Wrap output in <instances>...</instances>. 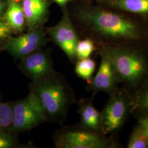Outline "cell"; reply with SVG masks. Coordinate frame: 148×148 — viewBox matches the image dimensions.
<instances>
[{
  "label": "cell",
  "instance_id": "24",
  "mask_svg": "<svg viewBox=\"0 0 148 148\" xmlns=\"http://www.w3.org/2000/svg\"><path fill=\"white\" fill-rule=\"evenodd\" d=\"M8 0H0V19L3 18L5 13Z\"/></svg>",
  "mask_w": 148,
  "mask_h": 148
},
{
  "label": "cell",
  "instance_id": "15",
  "mask_svg": "<svg viewBox=\"0 0 148 148\" xmlns=\"http://www.w3.org/2000/svg\"><path fill=\"white\" fill-rule=\"evenodd\" d=\"M132 114L148 116V80L133 94Z\"/></svg>",
  "mask_w": 148,
  "mask_h": 148
},
{
  "label": "cell",
  "instance_id": "9",
  "mask_svg": "<svg viewBox=\"0 0 148 148\" xmlns=\"http://www.w3.org/2000/svg\"><path fill=\"white\" fill-rule=\"evenodd\" d=\"M99 69L86 87V90L93 94V97L99 92L107 93L109 96L114 94L121 84L120 78L111 61L101 54Z\"/></svg>",
  "mask_w": 148,
  "mask_h": 148
},
{
  "label": "cell",
  "instance_id": "5",
  "mask_svg": "<svg viewBox=\"0 0 148 148\" xmlns=\"http://www.w3.org/2000/svg\"><path fill=\"white\" fill-rule=\"evenodd\" d=\"M133 94L123 87L109 96L101 111V131L105 135L113 134L121 128L132 114Z\"/></svg>",
  "mask_w": 148,
  "mask_h": 148
},
{
  "label": "cell",
  "instance_id": "19",
  "mask_svg": "<svg viewBox=\"0 0 148 148\" xmlns=\"http://www.w3.org/2000/svg\"><path fill=\"white\" fill-rule=\"evenodd\" d=\"M97 46L95 42L90 38L84 37L79 39L76 47V56L77 60L90 58Z\"/></svg>",
  "mask_w": 148,
  "mask_h": 148
},
{
  "label": "cell",
  "instance_id": "3",
  "mask_svg": "<svg viewBox=\"0 0 148 148\" xmlns=\"http://www.w3.org/2000/svg\"><path fill=\"white\" fill-rule=\"evenodd\" d=\"M29 89L41 104L47 121L61 125L66 120L70 107L77 101L72 87L63 75L55 70L32 81Z\"/></svg>",
  "mask_w": 148,
  "mask_h": 148
},
{
  "label": "cell",
  "instance_id": "2",
  "mask_svg": "<svg viewBox=\"0 0 148 148\" xmlns=\"http://www.w3.org/2000/svg\"><path fill=\"white\" fill-rule=\"evenodd\" d=\"M97 54L109 59L122 87L133 94L148 80V46L145 40L117 46L97 47Z\"/></svg>",
  "mask_w": 148,
  "mask_h": 148
},
{
  "label": "cell",
  "instance_id": "1",
  "mask_svg": "<svg viewBox=\"0 0 148 148\" xmlns=\"http://www.w3.org/2000/svg\"><path fill=\"white\" fill-rule=\"evenodd\" d=\"M67 10L79 36L92 39L97 47L146 40V22L93 0H73Z\"/></svg>",
  "mask_w": 148,
  "mask_h": 148
},
{
  "label": "cell",
  "instance_id": "8",
  "mask_svg": "<svg viewBox=\"0 0 148 148\" xmlns=\"http://www.w3.org/2000/svg\"><path fill=\"white\" fill-rule=\"evenodd\" d=\"M45 26L27 31L16 36H12L1 47V51L9 53L16 60L44 47L48 41Z\"/></svg>",
  "mask_w": 148,
  "mask_h": 148
},
{
  "label": "cell",
  "instance_id": "6",
  "mask_svg": "<svg viewBox=\"0 0 148 148\" xmlns=\"http://www.w3.org/2000/svg\"><path fill=\"white\" fill-rule=\"evenodd\" d=\"M13 120L10 132L14 134L28 132L47 121L42 106L34 94L12 103Z\"/></svg>",
  "mask_w": 148,
  "mask_h": 148
},
{
  "label": "cell",
  "instance_id": "7",
  "mask_svg": "<svg viewBox=\"0 0 148 148\" xmlns=\"http://www.w3.org/2000/svg\"><path fill=\"white\" fill-rule=\"evenodd\" d=\"M62 11V16L57 24L45 27L49 40L60 48L69 60L76 63V47L80 39L77 29L69 16L67 8Z\"/></svg>",
  "mask_w": 148,
  "mask_h": 148
},
{
  "label": "cell",
  "instance_id": "18",
  "mask_svg": "<svg viewBox=\"0 0 148 148\" xmlns=\"http://www.w3.org/2000/svg\"><path fill=\"white\" fill-rule=\"evenodd\" d=\"M127 148H148V137L143 128L137 124L127 143Z\"/></svg>",
  "mask_w": 148,
  "mask_h": 148
},
{
  "label": "cell",
  "instance_id": "21",
  "mask_svg": "<svg viewBox=\"0 0 148 148\" xmlns=\"http://www.w3.org/2000/svg\"><path fill=\"white\" fill-rule=\"evenodd\" d=\"M14 34L11 27L2 18L0 19V48Z\"/></svg>",
  "mask_w": 148,
  "mask_h": 148
},
{
  "label": "cell",
  "instance_id": "17",
  "mask_svg": "<svg viewBox=\"0 0 148 148\" xmlns=\"http://www.w3.org/2000/svg\"><path fill=\"white\" fill-rule=\"evenodd\" d=\"M33 143L21 144L17 134L8 131H0V148H34Z\"/></svg>",
  "mask_w": 148,
  "mask_h": 148
},
{
  "label": "cell",
  "instance_id": "13",
  "mask_svg": "<svg viewBox=\"0 0 148 148\" xmlns=\"http://www.w3.org/2000/svg\"><path fill=\"white\" fill-rule=\"evenodd\" d=\"M93 97L81 98L76 102L79 106L77 112L80 117L79 125L87 129L101 133V111H98L93 105Z\"/></svg>",
  "mask_w": 148,
  "mask_h": 148
},
{
  "label": "cell",
  "instance_id": "11",
  "mask_svg": "<svg viewBox=\"0 0 148 148\" xmlns=\"http://www.w3.org/2000/svg\"><path fill=\"white\" fill-rule=\"evenodd\" d=\"M25 14L27 31L45 26L50 16L52 0H20Z\"/></svg>",
  "mask_w": 148,
  "mask_h": 148
},
{
  "label": "cell",
  "instance_id": "14",
  "mask_svg": "<svg viewBox=\"0 0 148 148\" xmlns=\"http://www.w3.org/2000/svg\"><path fill=\"white\" fill-rule=\"evenodd\" d=\"M3 19L11 27L14 35H19L27 31V23L20 0H8Z\"/></svg>",
  "mask_w": 148,
  "mask_h": 148
},
{
  "label": "cell",
  "instance_id": "26",
  "mask_svg": "<svg viewBox=\"0 0 148 148\" xmlns=\"http://www.w3.org/2000/svg\"><path fill=\"white\" fill-rule=\"evenodd\" d=\"M1 51H1V48H0V52H1Z\"/></svg>",
  "mask_w": 148,
  "mask_h": 148
},
{
  "label": "cell",
  "instance_id": "23",
  "mask_svg": "<svg viewBox=\"0 0 148 148\" xmlns=\"http://www.w3.org/2000/svg\"><path fill=\"white\" fill-rule=\"evenodd\" d=\"M73 0H52L53 2L56 3L59 7H60L62 10L66 8L68 5Z\"/></svg>",
  "mask_w": 148,
  "mask_h": 148
},
{
  "label": "cell",
  "instance_id": "22",
  "mask_svg": "<svg viewBox=\"0 0 148 148\" xmlns=\"http://www.w3.org/2000/svg\"><path fill=\"white\" fill-rule=\"evenodd\" d=\"M137 120V124L142 127L148 137V116L143 114L134 115Z\"/></svg>",
  "mask_w": 148,
  "mask_h": 148
},
{
  "label": "cell",
  "instance_id": "10",
  "mask_svg": "<svg viewBox=\"0 0 148 148\" xmlns=\"http://www.w3.org/2000/svg\"><path fill=\"white\" fill-rule=\"evenodd\" d=\"M18 68L28 78L35 81L54 70L50 48H41L19 60Z\"/></svg>",
  "mask_w": 148,
  "mask_h": 148
},
{
  "label": "cell",
  "instance_id": "25",
  "mask_svg": "<svg viewBox=\"0 0 148 148\" xmlns=\"http://www.w3.org/2000/svg\"><path fill=\"white\" fill-rule=\"evenodd\" d=\"M147 36H146V40H145V41L147 43L148 46V22L147 23Z\"/></svg>",
  "mask_w": 148,
  "mask_h": 148
},
{
  "label": "cell",
  "instance_id": "12",
  "mask_svg": "<svg viewBox=\"0 0 148 148\" xmlns=\"http://www.w3.org/2000/svg\"><path fill=\"white\" fill-rule=\"evenodd\" d=\"M99 5L148 22V0H93Z\"/></svg>",
  "mask_w": 148,
  "mask_h": 148
},
{
  "label": "cell",
  "instance_id": "16",
  "mask_svg": "<svg viewBox=\"0 0 148 148\" xmlns=\"http://www.w3.org/2000/svg\"><path fill=\"white\" fill-rule=\"evenodd\" d=\"M95 61L90 58L77 60L75 68V72L81 79H85L87 84L90 83L93 78L95 70Z\"/></svg>",
  "mask_w": 148,
  "mask_h": 148
},
{
  "label": "cell",
  "instance_id": "20",
  "mask_svg": "<svg viewBox=\"0 0 148 148\" xmlns=\"http://www.w3.org/2000/svg\"><path fill=\"white\" fill-rule=\"evenodd\" d=\"M12 120V103L0 102V131H9Z\"/></svg>",
  "mask_w": 148,
  "mask_h": 148
},
{
  "label": "cell",
  "instance_id": "4",
  "mask_svg": "<svg viewBox=\"0 0 148 148\" xmlns=\"http://www.w3.org/2000/svg\"><path fill=\"white\" fill-rule=\"evenodd\" d=\"M53 139L57 148H116L120 146L113 138L87 129L79 123L56 131Z\"/></svg>",
  "mask_w": 148,
  "mask_h": 148
}]
</instances>
